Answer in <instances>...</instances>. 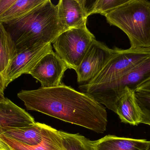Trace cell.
Here are the masks:
<instances>
[{
	"label": "cell",
	"mask_w": 150,
	"mask_h": 150,
	"mask_svg": "<svg viewBox=\"0 0 150 150\" xmlns=\"http://www.w3.org/2000/svg\"><path fill=\"white\" fill-rule=\"evenodd\" d=\"M127 1V0H83L88 17L94 14H100L105 16L110 11Z\"/></svg>",
	"instance_id": "cell-18"
},
{
	"label": "cell",
	"mask_w": 150,
	"mask_h": 150,
	"mask_svg": "<svg viewBox=\"0 0 150 150\" xmlns=\"http://www.w3.org/2000/svg\"><path fill=\"white\" fill-rule=\"evenodd\" d=\"M6 88L4 79L0 74V90L2 92H4V90Z\"/></svg>",
	"instance_id": "cell-24"
},
{
	"label": "cell",
	"mask_w": 150,
	"mask_h": 150,
	"mask_svg": "<svg viewBox=\"0 0 150 150\" xmlns=\"http://www.w3.org/2000/svg\"><path fill=\"white\" fill-rule=\"evenodd\" d=\"M34 118L23 108L6 98L0 101V135L35 123Z\"/></svg>",
	"instance_id": "cell-10"
},
{
	"label": "cell",
	"mask_w": 150,
	"mask_h": 150,
	"mask_svg": "<svg viewBox=\"0 0 150 150\" xmlns=\"http://www.w3.org/2000/svg\"><path fill=\"white\" fill-rule=\"evenodd\" d=\"M150 80V57L116 80L89 87L80 85L79 89L81 92L115 113L117 101L126 88L135 92Z\"/></svg>",
	"instance_id": "cell-4"
},
{
	"label": "cell",
	"mask_w": 150,
	"mask_h": 150,
	"mask_svg": "<svg viewBox=\"0 0 150 150\" xmlns=\"http://www.w3.org/2000/svg\"><path fill=\"white\" fill-rule=\"evenodd\" d=\"M137 103L139 104L150 126V93L135 92Z\"/></svg>",
	"instance_id": "cell-20"
},
{
	"label": "cell",
	"mask_w": 150,
	"mask_h": 150,
	"mask_svg": "<svg viewBox=\"0 0 150 150\" xmlns=\"http://www.w3.org/2000/svg\"><path fill=\"white\" fill-rule=\"evenodd\" d=\"M56 5L59 18L66 30L86 26L88 16L83 0H60Z\"/></svg>",
	"instance_id": "cell-12"
},
{
	"label": "cell",
	"mask_w": 150,
	"mask_h": 150,
	"mask_svg": "<svg viewBox=\"0 0 150 150\" xmlns=\"http://www.w3.org/2000/svg\"><path fill=\"white\" fill-rule=\"evenodd\" d=\"M16 0H0V16L3 14Z\"/></svg>",
	"instance_id": "cell-21"
},
{
	"label": "cell",
	"mask_w": 150,
	"mask_h": 150,
	"mask_svg": "<svg viewBox=\"0 0 150 150\" xmlns=\"http://www.w3.org/2000/svg\"><path fill=\"white\" fill-rule=\"evenodd\" d=\"M68 66L53 51L41 59L30 75L40 83L41 88L56 87L62 81Z\"/></svg>",
	"instance_id": "cell-9"
},
{
	"label": "cell",
	"mask_w": 150,
	"mask_h": 150,
	"mask_svg": "<svg viewBox=\"0 0 150 150\" xmlns=\"http://www.w3.org/2000/svg\"><path fill=\"white\" fill-rule=\"evenodd\" d=\"M114 52L100 41L94 39L81 63L75 70L77 82L85 84L93 80L103 68Z\"/></svg>",
	"instance_id": "cell-8"
},
{
	"label": "cell",
	"mask_w": 150,
	"mask_h": 150,
	"mask_svg": "<svg viewBox=\"0 0 150 150\" xmlns=\"http://www.w3.org/2000/svg\"><path fill=\"white\" fill-rule=\"evenodd\" d=\"M49 127L46 124L35 122L30 126L12 129L2 134L23 144L35 146L43 141Z\"/></svg>",
	"instance_id": "cell-15"
},
{
	"label": "cell",
	"mask_w": 150,
	"mask_h": 150,
	"mask_svg": "<svg viewBox=\"0 0 150 150\" xmlns=\"http://www.w3.org/2000/svg\"><path fill=\"white\" fill-rule=\"evenodd\" d=\"M0 137L12 150H64L59 130L49 126L43 141L35 146H29L8 138L3 134Z\"/></svg>",
	"instance_id": "cell-14"
},
{
	"label": "cell",
	"mask_w": 150,
	"mask_h": 150,
	"mask_svg": "<svg viewBox=\"0 0 150 150\" xmlns=\"http://www.w3.org/2000/svg\"><path fill=\"white\" fill-rule=\"evenodd\" d=\"M122 122L133 126L148 125V121L137 103L135 92L126 88L116 104V112Z\"/></svg>",
	"instance_id": "cell-11"
},
{
	"label": "cell",
	"mask_w": 150,
	"mask_h": 150,
	"mask_svg": "<svg viewBox=\"0 0 150 150\" xmlns=\"http://www.w3.org/2000/svg\"><path fill=\"white\" fill-rule=\"evenodd\" d=\"M17 97L28 110L83 127L98 134L106 130L107 112L91 96L64 84L52 88L22 90Z\"/></svg>",
	"instance_id": "cell-1"
},
{
	"label": "cell",
	"mask_w": 150,
	"mask_h": 150,
	"mask_svg": "<svg viewBox=\"0 0 150 150\" xmlns=\"http://www.w3.org/2000/svg\"><path fill=\"white\" fill-rule=\"evenodd\" d=\"M146 150H150V141L149 143V145H148V147H147V149Z\"/></svg>",
	"instance_id": "cell-26"
},
{
	"label": "cell",
	"mask_w": 150,
	"mask_h": 150,
	"mask_svg": "<svg viewBox=\"0 0 150 150\" xmlns=\"http://www.w3.org/2000/svg\"><path fill=\"white\" fill-rule=\"evenodd\" d=\"M53 51L52 43L37 44L17 49V53L11 64L5 79V85L24 74H30L41 59Z\"/></svg>",
	"instance_id": "cell-7"
},
{
	"label": "cell",
	"mask_w": 150,
	"mask_h": 150,
	"mask_svg": "<svg viewBox=\"0 0 150 150\" xmlns=\"http://www.w3.org/2000/svg\"><path fill=\"white\" fill-rule=\"evenodd\" d=\"M91 143L93 150H146L149 141L108 135Z\"/></svg>",
	"instance_id": "cell-13"
},
{
	"label": "cell",
	"mask_w": 150,
	"mask_h": 150,
	"mask_svg": "<svg viewBox=\"0 0 150 150\" xmlns=\"http://www.w3.org/2000/svg\"><path fill=\"white\" fill-rule=\"evenodd\" d=\"M0 150H12L10 147L0 137Z\"/></svg>",
	"instance_id": "cell-23"
},
{
	"label": "cell",
	"mask_w": 150,
	"mask_h": 150,
	"mask_svg": "<svg viewBox=\"0 0 150 150\" xmlns=\"http://www.w3.org/2000/svg\"><path fill=\"white\" fill-rule=\"evenodd\" d=\"M135 92L150 93V80L139 86Z\"/></svg>",
	"instance_id": "cell-22"
},
{
	"label": "cell",
	"mask_w": 150,
	"mask_h": 150,
	"mask_svg": "<svg viewBox=\"0 0 150 150\" xmlns=\"http://www.w3.org/2000/svg\"><path fill=\"white\" fill-rule=\"evenodd\" d=\"M7 31L17 49L37 44L52 43L66 29L58 15L57 5L45 0Z\"/></svg>",
	"instance_id": "cell-2"
},
{
	"label": "cell",
	"mask_w": 150,
	"mask_h": 150,
	"mask_svg": "<svg viewBox=\"0 0 150 150\" xmlns=\"http://www.w3.org/2000/svg\"><path fill=\"white\" fill-rule=\"evenodd\" d=\"M105 17L127 35L131 48H150V1L127 0Z\"/></svg>",
	"instance_id": "cell-3"
},
{
	"label": "cell",
	"mask_w": 150,
	"mask_h": 150,
	"mask_svg": "<svg viewBox=\"0 0 150 150\" xmlns=\"http://www.w3.org/2000/svg\"><path fill=\"white\" fill-rule=\"evenodd\" d=\"M45 0H16L14 4L0 16V22L11 25L28 15Z\"/></svg>",
	"instance_id": "cell-17"
},
{
	"label": "cell",
	"mask_w": 150,
	"mask_h": 150,
	"mask_svg": "<svg viewBox=\"0 0 150 150\" xmlns=\"http://www.w3.org/2000/svg\"><path fill=\"white\" fill-rule=\"evenodd\" d=\"M95 39L93 34L86 26L66 30L52 44L55 53L69 69L75 70Z\"/></svg>",
	"instance_id": "cell-6"
},
{
	"label": "cell",
	"mask_w": 150,
	"mask_h": 150,
	"mask_svg": "<svg viewBox=\"0 0 150 150\" xmlns=\"http://www.w3.org/2000/svg\"><path fill=\"white\" fill-rule=\"evenodd\" d=\"M64 150H93L91 141L79 134L59 131Z\"/></svg>",
	"instance_id": "cell-19"
},
{
	"label": "cell",
	"mask_w": 150,
	"mask_h": 150,
	"mask_svg": "<svg viewBox=\"0 0 150 150\" xmlns=\"http://www.w3.org/2000/svg\"><path fill=\"white\" fill-rule=\"evenodd\" d=\"M6 98L4 96V92H2L0 90V101H2L4 100Z\"/></svg>",
	"instance_id": "cell-25"
},
{
	"label": "cell",
	"mask_w": 150,
	"mask_h": 150,
	"mask_svg": "<svg viewBox=\"0 0 150 150\" xmlns=\"http://www.w3.org/2000/svg\"><path fill=\"white\" fill-rule=\"evenodd\" d=\"M17 53V48L4 25L0 22V74L5 79L8 70Z\"/></svg>",
	"instance_id": "cell-16"
},
{
	"label": "cell",
	"mask_w": 150,
	"mask_h": 150,
	"mask_svg": "<svg viewBox=\"0 0 150 150\" xmlns=\"http://www.w3.org/2000/svg\"><path fill=\"white\" fill-rule=\"evenodd\" d=\"M114 52L96 77L83 86L106 83L120 78L150 57V48H114Z\"/></svg>",
	"instance_id": "cell-5"
}]
</instances>
